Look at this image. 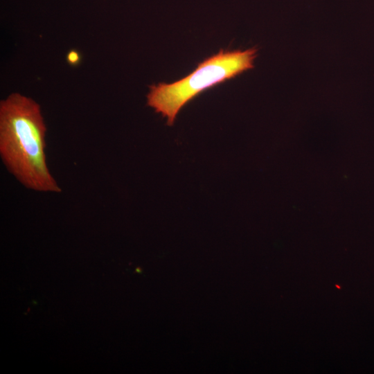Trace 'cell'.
I'll return each instance as SVG.
<instances>
[{
  "instance_id": "3",
  "label": "cell",
  "mask_w": 374,
  "mask_h": 374,
  "mask_svg": "<svg viewBox=\"0 0 374 374\" xmlns=\"http://www.w3.org/2000/svg\"><path fill=\"white\" fill-rule=\"evenodd\" d=\"M66 60L69 64H77L80 60V55L79 53L75 50L70 51L66 55Z\"/></svg>"
},
{
  "instance_id": "1",
  "label": "cell",
  "mask_w": 374,
  "mask_h": 374,
  "mask_svg": "<svg viewBox=\"0 0 374 374\" xmlns=\"http://www.w3.org/2000/svg\"><path fill=\"white\" fill-rule=\"evenodd\" d=\"M46 125L40 105L12 93L0 102V157L7 170L25 188L40 193L62 189L46 157Z\"/></svg>"
},
{
  "instance_id": "2",
  "label": "cell",
  "mask_w": 374,
  "mask_h": 374,
  "mask_svg": "<svg viewBox=\"0 0 374 374\" xmlns=\"http://www.w3.org/2000/svg\"><path fill=\"white\" fill-rule=\"evenodd\" d=\"M258 48L225 51L206 58L187 76L175 82L150 86L147 104L173 125L177 114L204 91L232 79L254 67Z\"/></svg>"
}]
</instances>
